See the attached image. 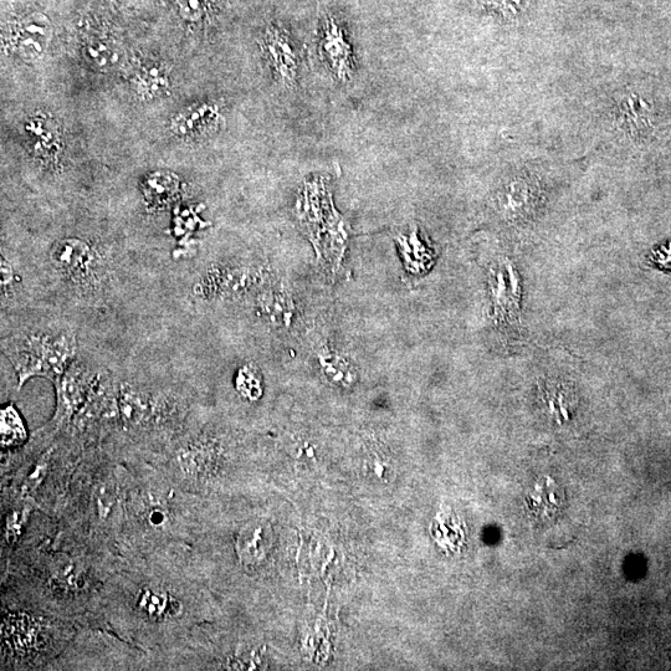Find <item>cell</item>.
Instances as JSON below:
<instances>
[{"label": "cell", "mask_w": 671, "mask_h": 671, "mask_svg": "<svg viewBox=\"0 0 671 671\" xmlns=\"http://www.w3.org/2000/svg\"><path fill=\"white\" fill-rule=\"evenodd\" d=\"M3 351L13 363L20 388L35 376L58 378L63 375L75 356V340L66 334H24L8 338L3 343Z\"/></svg>", "instance_id": "1"}, {"label": "cell", "mask_w": 671, "mask_h": 671, "mask_svg": "<svg viewBox=\"0 0 671 671\" xmlns=\"http://www.w3.org/2000/svg\"><path fill=\"white\" fill-rule=\"evenodd\" d=\"M319 54L322 61L338 83L347 84L355 73V58L351 43L342 25L332 15H327L322 24L319 39Z\"/></svg>", "instance_id": "2"}, {"label": "cell", "mask_w": 671, "mask_h": 671, "mask_svg": "<svg viewBox=\"0 0 671 671\" xmlns=\"http://www.w3.org/2000/svg\"><path fill=\"white\" fill-rule=\"evenodd\" d=\"M266 59L276 79L286 87H294L300 70V53L290 34L284 29L270 27L261 42Z\"/></svg>", "instance_id": "3"}, {"label": "cell", "mask_w": 671, "mask_h": 671, "mask_svg": "<svg viewBox=\"0 0 671 671\" xmlns=\"http://www.w3.org/2000/svg\"><path fill=\"white\" fill-rule=\"evenodd\" d=\"M50 40V23L42 14H33L23 19L13 33L15 50L27 60L42 58L49 48Z\"/></svg>", "instance_id": "4"}, {"label": "cell", "mask_w": 671, "mask_h": 671, "mask_svg": "<svg viewBox=\"0 0 671 671\" xmlns=\"http://www.w3.org/2000/svg\"><path fill=\"white\" fill-rule=\"evenodd\" d=\"M50 259L61 273L78 278L89 273L96 258L94 250L83 240L63 239L51 249Z\"/></svg>", "instance_id": "5"}, {"label": "cell", "mask_w": 671, "mask_h": 671, "mask_svg": "<svg viewBox=\"0 0 671 671\" xmlns=\"http://www.w3.org/2000/svg\"><path fill=\"white\" fill-rule=\"evenodd\" d=\"M271 545V531L263 522L245 526L238 539V552L244 565L256 566L264 560Z\"/></svg>", "instance_id": "6"}, {"label": "cell", "mask_w": 671, "mask_h": 671, "mask_svg": "<svg viewBox=\"0 0 671 671\" xmlns=\"http://www.w3.org/2000/svg\"><path fill=\"white\" fill-rule=\"evenodd\" d=\"M219 122L218 107L212 104H203L182 112L173 121V131L184 137L198 136L214 131L219 126Z\"/></svg>", "instance_id": "7"}, {"label": "cell", "mask_w": 671, "mask_h": 671, "mask_svg": "<svg viewBox=\"0 0 671 671\" xmlns=\"http://www.w3.org/2000/svg\"><path fill=\"white\" fill-rule=\"evenodd\" d=\"M179 182L176 176L171 173H155L147 178L143 192L145 196L156 206H163V204L172 201L177 196Z\"/></svg>", "instance_id": "8"}, {"label": "cell", "mask_w": 671, "mask_h": 671, "mask_svg": "<svg viewBox=\"0 0 671 671\" xmlns=\"http://www.w3.org/2000/svg\"><path fill=\"white\" fill-rule=\"evenodd\" d=\"M120 412L127 427H136L146 419L148 414L147 399L142 393L128 386L121 388L120 392Z\"/></svg>", "instance_id": "9"}, {"label": "cell", "mask_w": 671, "mask_h": 671, "mask_svg": "<svg viewBox=\"0 0 671 671\" xmlns=\"http://www.w3.org/2000/svg\"><path fill=\"white\" fill-rule=\"evenodd\" d=\"M0 435L3 448L18 447L27 440L23 419L13 406L4 407L0 412Z\"/></svg>", "instance_id": "10"}, {"label": "cell", "mask_w": 671, "mask_h": 671, "mask_svg": "<svg viewBox=\"0 0 671 671\" xmlns=\"http://www.w3.org/2000/svg\"><path fill=\"white\" fill-rule=\"evenodd\" d=\"M173 602L167 593L157 589H145L137 599V608L143 616L151 619H162L173 611Z\"/></svg>", "instance_id": "11"}, {"label": "cell", "mask_w": 671, "mask_h": 671, "mask_svg": "<svg viewBox=\"0 0 671 671\" xmlns=\"http://www.w3.org/2000/svg\"><path fill=\"white\" fill-rule=\"evenodd\" d=\"M35 627L37 626H34L27 616H13L10 621L4 623L8 638L18 648H32V645L37 644L39 630Z\"/></svg>", "instance_id": "12"}, {"label": "cell", "mask_w": 671, "mask_h": 671, "mask_svg": "<svg viewBox=\"0 0 671 671\" xmlns=\"http://www.w3.org/2000/svg\"><path fill=\"white\" fill-rule=\"evenodd\" d=\"M320 356L321 368L332 381L340 383L355 381L357 373L345 358L329 352H322Z\"/></svg>", "instance_id": "13"}, {"label": "cell", "mask_w": 671, "mask_h": 671, "mask_svg": "<svg viewBox=\"0 0 671 671\" xmlns=\"http://www.w3.org/2000/svg\"><path fill=\"white\" fill-rule=\"evenodd\" d=\"M237 389L242 396L256 401L261 396V377L258 370L252 366H245L239 371L237 376Z\"/></svg>", "instance_id": "14"}, {"label": "cell", "mask_w": 671, "mask_h": 671, "mask_svg": "<svg viewBox=\"0 0 671 671\" xmlns=\"http://www.w3.org/2000/svg\"><path fill=\"white\" fill-rule=\"evenodd\" d=\"M141 84L147 95L157 96L165 91L168 81L165 74L160 73L155 66L141 75Z\"/></svg>", "instance_id": "15"}, {"label": "cell", "mask_w": 671, "mask_h": 671, "mask_svg": "<svg viewBox=\"0 0 671 671\" xmlns=\"http://www.w3.org/2000/svg\"><path fill=\"white\" fill-rule=\"evenodd\" d=\"M483 3L505 18H515L525 12L527 0H483Z\"/></svg>", "instance_id": "16"}, {"label": "cell", "mask_w": 671, "mask_h": 671, "mask_svg": "<svg viewBox=\"0 0 671 671\" xmlns=\"http://www.w3.org/2000/svg\"><path fill=\"white\" fill-rule=\"evenodd\" d=\"M116 53L114 50H111L109 46L102 43H92L87 49V56L92 60L97 66L101 68H109V66H114L116 63Z\"/></svg>", "instance_id": "17"}, {"label": "cell", "mask_w": 671, "mask_h": 671, "mask_svg": "<svg viewBox=\"0 0 671 671\" xmlns=\"http://www.w3.org/2000/svg\"><path fill=\"white\" fill-rule=\"evenodd\" d=\"M0 265H2L0 266V270H2V289L4 291L12 288L15 281V271L13 266L4 258H2V264Z\"/></svg>", "instance_id": "18"}, {"label": "cell", "mask_w": 671, "mask_h": 671, "mask_svg": "<svg viewBox=\"0 0 671 671\" xmlns=\"http://www.w3.org/2000/svg\"><path fill=\"white\" fill-rule=\"evenodd\" d=\"M148 521L150 524L155 527H160L166 524L167 514L166 511L161 509V507H155L148 514Z\"/></svg>", "instance_id": "19"}]
</instances>
